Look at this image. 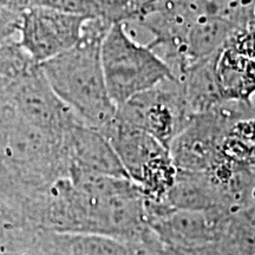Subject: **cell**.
Here are the masks:
<instances>
[{
	"label": "cell",
	"mask_w": 255,
	"mask_h": 255,
	"mask_svg": "<svg viewBox=\"0 0 255 255\" xmlns=\"http://www.w3.org/2000/svg\"><path fill=\"white\" fill-rule=\"evenodd\" d=\"M20 21L21 13H15L0 6V40L18 38Z\"/></svg>",
	"instance_id": "cell-12"
},
{
	"label": "cell",
	"mask_w": 255,
	"mask_h": 255,
	"mask_svg": "<svg viewBox=\"0 0 255 255\" xmlns=\"http://www.w3.org/2000/svg\"><path fill=\"white\" fill-rule=\"evenodd\" d=\"M193 117L177 78L133 96L116 113L117 121L150 133L168 149Z\"/></svg>",
	"instance_id": "cell-5"
},
{
	"label": "cell",
	"mask_w": 255,
	"mask_h": 255,
	"mask_svg": "<svg viewBox=\"0 0 255 255\" xmlns=\"http://www.w3.org/2000/svg\"><path fill=\"white\" fill-rule=\"evenodd\" d=\"M65 149L69 171L129 178L109 138L94 128L76 124L65 135Z\"/></svg>",
	"instance_id": "cell-8"
},
{
	"label": "cell",
	"mask_w": 255,
	"mask_h": 255,
	"mask_svg": "<svg viewBox=\"0 0 255 255\" xmlns=\"http://www.w3.org/2000/svg\"><path fill=\"white\" fill-rule=\"evenodd\" d=\"M37 64L23 50L18 38L0 40V96Z\"/></svg>",
	"instance_id": "cell-9"
},
{
	"label": "cell",
	"mask_w": 255,
	"mask_h": 255,
	"mask_svg": "<svg viewBox=\"0 0 255 255\" xmlns=\"http://www.w3.org/2000/svg\"><path fill=\"white\" fill-rule=\"evenodd\" d=\"M101 60L108 92L117 108L164 81L176 79L170 66L132 38L122 23L111 24L105 33Z\"/></svg>",
	"instance_id": "cell-3"
},
{
	"label": "cell",
	"mask_w": 255,
	"mask_h": 255,
	"mask_svg": "<svg viewBox=\"0 0 255 255\" xmlns=\"http://www.w3.org/2000/svg\"><path fill=\"white\" fill-rule=\"evenodd\" d=\"M2 97L24 120L60 138L65 139L66 133L82 123L50 87L39 64H34Z\"/></svg>",
	"instance_id": "cell-6"
},
{
	"label": "cell",
	"mask_w": 255,
	"mask_h": 255,
	"mask_svg": "<svg viewBox=\"0 0 255 255\" xmlns=\"http://www.w3.org/2000/svg\"><path fill=\"white\" fill-rule=\"evenodd\" d=\"M100 17L109 23H128L136 18L149 0H94Z\"/></svg>",
	"instance_id": "cell-10"
},
{
	"label": "cell",
	"mask_w": 255,
	"mask_h": 255,
	"mask_svg": "<svg viewBox=\"0 0 255 255\" xmlns=\"http://www.w3.org/2000/svg\"><path fill=\"white\" fill-rule=\"evenodd\" d=\"M33 5L45 6L88 18L100 17L94 0H32V6Z\"/></svg>",
	"instance_id": "cell-11"
},
{
	"label": "cell",
	"mask_w": 255,
	"mask_h": 255,
	"mask_svg": "<svg viewBox=\"0 0 255 255\" xmlns=\"http://www.w3.org/2000/svg\"><path fill=\"white\" fill-rule=\"evenodd\" d=\"M0 6L15 13H23L25 9L31 7L32 0H0Z\"/></svg>",
	"instance_id": "cell-13"
},
{
	"label": "cell",
	"mask_w": 255,
	"mask_h": 255,
	"mask_svg": "<svg viewBox=\"0 0 255 255\" xmlns=\"http://www.w3.org/2000/svg\"><path fill=\"white\" fill-rule=\"evenodd\" d=\"M40 223L63 231L133 234L148 223L145 197L129 178L70 170L49 188Z\"/></svg>",
	"instance_id": "cell-1"
},
{
	"label": "cell",
	"mask_w": 255,
	"mask_h": 255,
	"mask_svg": "<svg viewBox=\"0 0 255 255\" xmlns=\"http://www.w3.org/2000/svg\"><path fill=\"white\" fill-rule=\"evenodd\" d=\"M89 19L91 18L33 5L21 13L18 41L30 58L40 64L75 46Z\"/></svg>",
	"instance_id": "cell-7"
},
{
	"label": "cell",
	"mask_w": 255,
	"mask_h": 255,
	"mask_svg": "<svg viewBox=\"0 0 255 255\" xmlns=\"http://www.w3.org/2000/svg\"><path fill=\"white\" fill-rule=\"evenodd\" d=\"M104 135L113 144L128 177L141 189L145 200L163 202L177 175L170 149L150 133L127 126L116 117Z\"/></svg>",
	"instance_id": "cell-4"
},
{
	"label": "cell",
	"mask_w": 255,
	"mask_h": 255,
	"mask_svg": "<svg viewBox=\"0 0 255 255\" xmlns=\"http://www.w3.org/2000/svg\"><path fill=\"white\" fill-rule=\"evenodd\" d=\"M110 26L111 23L101 17L89 19L75 46L39 64L50 87L76 117L103 135L117 113L101 60L102 41Z\"/></svg>",
	"instance_id": "cell-2"
}]
</instances>
